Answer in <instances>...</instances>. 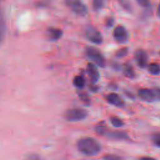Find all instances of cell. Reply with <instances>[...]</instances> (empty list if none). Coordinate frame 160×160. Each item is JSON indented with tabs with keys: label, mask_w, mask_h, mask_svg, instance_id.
<instances>
[{
	"label": "cell",
	"mask_w": 160,
	"mask_h": 160,
	"mask_svg": "<svg viewBox=\"0 0 160 160\" xmlns=\"http://www.w3.org/2000/svg\"><path fill=\"white\" fill-rule=\"evenodd\" d=\"M77 148L82 154L92 156L98 154L101 150L100 143L91 137H83L77 142Z\"/></svg>",
	"instance_id": "cell-1"
},
{
	"label": "cell",
	"mask_w": 160,
	"mask_h": 160,
	"mask_svg": "<svg viewBox=\"0 0 160 160\" xmlns=\"http://www.w3.org/2000/svg\"><path fill=\"white\" fill-rule=\"evenodd\" d=\"M85 52L87 57L96 65L101 68L106 66L105 58L99 49L93 46H88L85 49Z\"/></svg>",
	"instance_id": "cell-2"
},
{
	"label": "cell",
	"mask_w": 160,
	"mask_h": 160,
	"mask_svg": "<svg viewBox=\"0 0 160 160\" xmlns=\"http://www.w3.org/2000/svg\"><path fill=\"white\" fill-rule=\"evenodd\" d=\"M88 116V112L86 109L81 108H73L68 109L64 113V118L70 122L82 121Z\"/></svg>",
	"instance_id": "cell-3"
},
{
	"label": "cell",
	"mask_w": 160,
	"mask_h": 160,
	"mask_svg": "<svg viewBox=\"0 0 160 160\" xmlns=\"http://www.w3.org/2000/svg\"><path fill=\"white\" fill-rule=\"evenodd\" d=\"M86 38L91 42L95 44H101L102 42L103 38L101 32L92 26H88L85 30Z\"/></svg>",
	"instance_id": "cell-4"
},
{
	"label": "cell",
	"mask_w": 160,
	"mask_h": 160,
	"mask_svg": "<svg viewBox=\"0 0 160 160\" xmlns=\"http://www.w3.org/2000/svg\"><path fill=\"white\" fill-rule=\"evenodd\" d=\"M65 2L76 14L81 16H85L88 14V8L82 2L80 1L69 0L66 1Z\"/></svg>",
	"instance_id": "cell-5"
},
{
	"label": "cell",
	"mask_w": 160,
	"mask_h": 160,
	"mask_svg": "<svg viewBox=\"0 0 160 160\" xmlns=\"http://www.w3.org/2000/svg\"><path fill=\"white\" fill-rule=\"evenodd\" d=\"M112 34L115 41L120 44L126 43L129 39L128 31L121 25H118L114 29Z\"/></svg>",
	"instance_id": "cell-6"
},
{
	"label": "cell",
	"mask_w": 160,
	"mask_h": 160,
	"mask_svg": "<svg viewBox=\"0 0 160 160\" xmlns=\"http://www.w3.org/2000/svg\"><path fill=\"white\" fill-rule=\"evenodd\" d=\"M134 59L137 65L141 69L148 66V56L147 52L143 49H137L134 52Z\"/></svg>",
	"instance_id": "cell-7"
},
{
	"label": "cell",
	"mask_w": 160,
	"mask_h": 160,
	"mask_svg": "<svg viewBox=\"0 0 160 160\" xmlns=\"http://www.w3.org/2000/svg\"><path fill=\"white\" fill-rule=\"evenodd\" d=\"M138 97L143 101L147 102H152L156 98L152 89L148 88H141L138 91Z\"/></svg>",
	"instance_id": "cell-8"
},
{
	"label": "cell",
	"mask_w": 160,
	"mask_h": 160,
	"mask_svg": "<svg viewBox=\"0 0 160 160\" xmlns=\"http://www.w3.org/2000/svg\"><path fill=\"white\" fill-rule=\"evenodd\" d=\"M86 71L91 82L92 84L96 83L100 78V72L94 63L89 62L86 66Z\"/></svg>",
	"instance_id": "cell-9"
},
{
	"label": "cell",
	"mask_w": 160,
	"mask_h": 160,
	"mask_svg": "<svg viewBox=\"0 0 160 160\" xmlns=\"http://www.w3.org/2000/svg\"><path fill=\"white\" fill-rule=\"evenodd\" d=\"M106 100L110 104L118 108H122L125 105V102L122 98L115 92H111L107 94Z\"/></svg>",
	"instance_id": "cell-10"
},
{
	"label": "cell",
	"mask_w": 160,
	"mask_h": 160,
	"mask_svg": "<svg viewBox=\"0 0 160 160\" xmlns=\"http://www.w3.org/2000/svg\"><path fill=\"white\" fill-rule=\"evenodd\" d=\"M105 136L116 140H129L130 139L129 135L126 132L121 131H111L108 130Z\"/></svg>",
	"instance_id": "cell-11"
},
{
	"label": "cell",
	"mask_w": 160,
	"mask_h": 160,
	"mask_svg": "<svg viewBox=\"0 0 160 160\" xmlns=\"http://www.w3.org/2000/svg\"><path fill=\"white\" fill-rule=\"evenodd\" d=\"M47 34L50 40L57 41L62 37L63 32L59 28L50 27L47 29Z\"/></svg>",
	"instance_id": "cell-12"
},
{
	"label": "cell",
	"mask_w": 160,
	"mask_h": 160,
	"mask_svg": "<svg viewBox=\"0 0 160 160\" xmlns=\"http://www.w3.org/2000/svg\"><path fill=\"white\" fill-rule=\"evenodd\" d=\"M122 72L125 76L129 79H134L136 76V73L133 67L129 62H125L122 65Z\"/></svg>",
	"instance_id": "cell-13"
},
{
	"label": "cell",
	"mask_w": 160,
	"mask_h": 160,
	"mask_svg": "<svg viewBox=\"0 0 160 160\" xmlns=\"http://www.w3.org/2000/svg\"><path fill=\"white\" fill-rule=\"evenodd\" d=\"M72 83L76 88H77L78 89H81L84 87L86 81L82 76L77 75L72 80Z\"/></svg>",
	"instance_id": "cell-14"
},
{
	"label": "cell",
	"mask_w": 160,
	"mask_h": 160,
	"mask_svg": "<svg viewBox=\"0 0 160 160\" xmlns=\"http://www.w3.org/2000/svg\"><path fill=\"white\" fill-rule=\"evenodd\" d=\"M147 68L148 72L152 75L157 76L160 74V65L158 63H150L148 65Z\"/></svg>",
	"instance_id": "cell-15"
},
{
	"label": "cell",
	"mask_w": 160,
	"mask_h": 160,
	"mask_svg": "<svg viewBox=\"0 0 160 160\" xmlns=\"http://www.w3.org/2000/svg\"><path fill=\"white\" fill-rule=\"evenodd\" d=\"M109 121L111 122V124L116 128H121L122 126H124V121L119 118L118 116H112L110 117L109 118Z\"/></svg>",
	"instance_id": "cell-16"
},
{
	"label": "cell",
	"mask_w": 160,
	"mask_h": 160,
	"mask_svg": "<svg viewBox=\"0 0 160 160\" xmlns=\"http://www.w3.org/2000/svg\"><path fill=\"white\" fill-rule=\"evenodd\" d=\"M95 131L98 134H99L100 136H105L107 132L108 131V129L107 126L105 124L101 123V124H98L95 127Z\"/></svg>",
	"instance_id": "cell-17"
},
{
	"label": "cell",
	"mask_w": 160,
	"mask_h": 160,
	"mask_svg": "<svg viewBox=\"0 0 160 160\" xmlns=\"http://www.w3.org/2000/svg\"><path fill=\"white\" fill-rule=\"evenodd\" d=\"M128 53V49L126 47H123L119 49L115 53V56L118 58H122L127 56Z\"/></svg>",
	"instance_id": "cell-18"
},
{
	"label": "cell",
	"mask_w": 160,
	"mask_h": 160,
	"mask_svg": "<svg viewBox=\"0 0 160 160\" xmlns=\"http://www.w3.org/2000/svg\"><path fill=\"white\" fill-rule=\"evenodd\" d=\"M104 6V2L102 0H94L92 1V8L95 11H99Z\"/></svg>",
	"instance_id": "cell-19"
},
{
	"label": "cell",
	"mask_w": 160,
	"mask_h": 160,
	"mask_svg": "<svg viewBox=\"0 0 160 160\" xmlns=\"http://www.w3.org/2000/svg\"><path fill=\"white\" fill-rule=\"evenodd\" d=\"M151 139L155 146L160 148V132L153 133L151 136Z\"/></svg>",
	"instance_id": "cell-20"
},
{
	"label": "cell",
	"mask_w": 160,
	"mask_h": 160,
	"mask_svg": "<svg viewBox=\"0 0 160 160\" xmlns=\"http://www.w3.org/2000/svg\"><path fill=\"white\" fill-rule=\"evenodd\" d=\"M103 160H124L122 157L113 154H108L102 157Z\"/></svg>",
	"instance_id": "cell-21"
},
{
	"label": "cell",
	"mask_w": 160,
	"mask_h": 160,
	"mask_svg": "<svg viewBox=\"0 0 160 160\" xmlns=\"http://www.w3.org/2000/svg\"><path fill=\"white\" fill-rule=\"evenodd\" d=\"M79 98L81 99V100L84 103H85V104H86L88 105L90 104V103H91L90 98H89V97L88 96V95L86 92H79Z\"/></svg>",
	"instance_id": "cell-22"
},
{
	"label": "cell",
	"mask_w": 160,
	"mask_h": 160,
	"mask_svg": "<svg viewBox=\"0 0 160 160\" xmlns=\"http://www.w3.org/2000/svg\"><path fill=\"white\" fill-rule=\"evenodd\" d=\"M119 3L121 4V6L122 7V8L124 9H125L126 11H127L128 12H131L132 8V6L131 4V3L129 1H119Z\"/></svg>",
	"instance_id": "cell-23"
},
{
	"label": "cell",
	"mask_w": 160,
	"mask_h": 160,
	"mask_svg": "<svg viewBox=\"0 0 160 160\" xmlns=\"http://www.w3.org/2000/svg\"><path fill=\"white\" fill-rule=\"evenodd\" d=\"M114 22V19L112 16H109L106 18L105 20V24L106 26L108 28H111Z\"/></svg>",
	"instance_id": "cell-24"
},
{
	"label": "cell",
	"mask_w": 160,
	"mask_h": 160,
	"mask_svg": "<svg viewBox=\"0 0 160 160\" xmlns=\"http://www.w3.org/2000/svg\"><path fill=\"white\" fill-rule=\"evenodd\" d=\"M138 3L142 7L144 8H149L151 7V3L149 1H146V0H138Z\"/></svg>",
	"instance_id": "cell-25"
},
{
	"label": "cell",
	"mask_w": 160,
	"mask_h": 160,
	"mask_svg": "<svg viewBox=\"0 0 160 160\" xmlns=\"http://www.w3.org/2000/svg\"><path fill=\"white\" fill-rule=\"evenodd\" d=\"M156 99H158L160 101V88L159 87H156L152 89Z\"/></svg>",
	"instance_id": "cell-26"
},
{
	"label": "cell",
	"mask_w": 160,
	"mask_h": 160,
	"mask_svg": "<svg viewBox=\"0 0 160 160\" xmlns=\"http://www.w3.org/2000/svg\"><path fill=\"white\" fill-rule=\"evenodd\" d=\"M39 159H40V158H39V156H38L36 154H29L26 158V160H39Z\"/></svg>",
	"instance_id": "cell-27"
},
{
	"label": "cell",
	"mask_w": 160,
	"mask_h": 160,
	"mask_svg": "<svg viewBox=\"0 0 160 160\" xmlns=\"http://www.w3.org/2000/svg\"><path fill=\"white\" fill-rule=\"evenodd\" d=\"M4 26V18L2 16V14L1 12V11L0 9V27L3 28Z\"/></svg>",
	"instance_id": "cell-28"
},
{
	"label": "cell",
	"mask_w": 160,
	"mask_h": 160,
	"mask_svg": "<svg viewBox=\"0 0 160 160\" xmlns=\"http://www.w3.org/2000/svg\"><path fill=\"white\" fill-rule=\"evenodd\" d=\"M139 160H156V159L155 158H152V157L144 156V157L141 158Z\"/></svg>",
	"instance_id": "cell-29"
},
{
	"label": "cell",
	"mask_w": 160,
	"mask_h": 160,
	"mask_svg": "<svg viewBox=\"0 0 160 160\" xmlns=\"http://www.w3.org/2000/svg\"><path fill=\"white\" fill-rule=\"evenodd\" d=\"M89 88H90L91 91L92 92H96L98 91V88L96 87L94 85H91Z\"/></svg>",
	"instance_id": "cell-30"
},
{
	"label": "cell",
	"mask_w": 160,
	"mask_h": 160,
	"mask_svg": "<svg viewBox=\"0 0 160 160\" xmlns=\"http://www.w3.org/2000/svg\"><path fill=\"white\" fill-rule=\"evenodd\" d=\"M157 15L160 18V2H159V4L158 6V8H157Z\"/></svg>",
	"instance_id": "cell-31"
},
{
	"label": "cell",
	"mask_w": 160,
	"mask_h": 160,
	"mask_svg": "<svg viewBox=\"0 0 160 160\" xmlns=\"http://www.w3.org/2000/svg\"><path fill=\"white\" fill-rule=\"evenodd\" d=\"M1 40H2V34H1V32L0 31V42H1Z\"/></svg>",
	"instance_id": "cell-32"
},
{
	"label": "cell",
	"mask_w": 160,
	"mask_h": 160,
	"mask_svg": "<svg viewBox=\"0 0 160 160\" xmlns=\"http://www.w3.org/2000/svg\"><path fill=\"white\" fill-rule=\"evenodd\" d=\"M159 55H160V51H159Z\"/></svg>",
	"instance_id": "cell-33"
}]
</instances>
